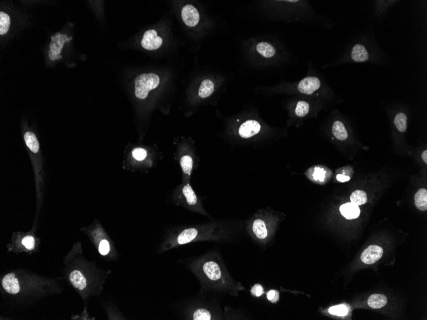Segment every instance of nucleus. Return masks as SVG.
I'll use <instances>...</instances> for the list:
<instances>
[{"label": "nucleus", "mask_w": 427, "mask_h": 320, "mask_svg": "<svg viewBox=\"0 0 427 320\" xmlns=\"http://www.w3.org/2000/svg\"><path fill=\"white\" fill-rule=\"evenodd\" d=\"M10 24L9 16L5 12H0V35L3 36L8 32Z\"/></svg>", "instance_id": "7c9ffc66"}, {"label": "nucleus", "mask_w": 427, "mask_h": 320, "mask_svg": "<svg viewBox=\"0 0 427 320\" xmlns=\"http://www.w3.org/2000/svg\"><path fill=\"white\" fill-rule=\"evenodd\" d=\"M176 152L173 160L178 163L182 171V182H190L192 175L199 167L200 158L195 146L188 142L176 144Z\"/></svg>", "instance_id": "423d86ee"}, {"label": "nucleus", "mask_w": 427, "mask_h": 320, "mask_svg": "<svg viewBox=\"0 0 427 320\" xmlns=\"http://www.w3.org/2000/svg\"><path fill=\"white\" fill-rule=\"evenodd\" d=\"M328 311L331 315L338 316V317H344L347 314L348 309L345 305H338L330 307Z\"/></svg>", "instance_id": "2f4dec72"}, {"label": "nucleus", "mask_w": 427, "mask_h": 320, "mask_svg": "<svg viewBox=\"0 0 427 320\" xmlns=\"http://www.w3.org/2000/svg\"><path fill=\"white\" fill-rule=\"evenodd\" d=\"M24 139L26 145H27L28 148L31 151L34 153H37L39 151L40 145H39L36 134L32 133V132H26L24 134Z\"/></svg>", "instance_id": "c85d7f7f"}, {"label": "nucleus", "mask_w": 427, "mask_h": 320, "mask_svg": "<svg viewBox=\"0 0 427 320\" xmlns=\"http://www.w3.org/2000/svg\"><path fill=\"white\" fill-rule=\"evenodd\" d=\"M129 156V162L131 166L145 171L153 168L163 158L158 149L144 147L134 148Z\"/></svg>", "instance_id": "6e6552de"}, {"label": "nucleus", "mask_w": 427, "mask_h": 320, "mask_svg": "<svg viewBox=\"0 0 427 320\" xmlns=\"http://www.w3.org/2000/svg\"><path fill=\"white\" fill-rule=\"evenodd\" d=\"M256 50L262 57L271 59L276 55V49L273 45L267 42H260L256 46Z\"/></svg>", "instance_id": "393cba45"}, {"label": "nucleus", "mask_w": 427, "mask_h": 320, "mask_svg": "<svg viewBox=\"0 0 427 320\" xmlns=\"http://www.w3.org/2000/svg\"><path fill=\"white\" fill-rule=\"evenodd\" d=\"M367 195L364 191H356L350 196L351 203L357 206L364 205L367 202Z\"/></svg>", "instance_id": "c756f323"}, {"label": "nucleus", "mask_w": 427, "mask_h": 320, "mask_svg": "<svg viewBox=\"0 0 427 320\" xmlns=\"http://www.w3.org/2000/svg\"><path fill=\"white\" fill-rule=\"evenodd\" d=\"M393 125L400 133H404L407 130V115L404 112H399L393 118Z\"/></svg>", "instance_id": "b1692460"}, {"label": "nucleus", "mask_w": 427, "mask_h": 320, "mask_svg": "<svg viewBox=\"0 0 427 320\" xmlns=\"http://www.w3.org/2000/svg\"><path fill=\"white\" fill-rule=\"evenodd\" d=\"M182 18L183 22L187 26L195 27L199 22V12L194 6L186 5L182 10Z\"/></svg>", "instance_id": "a211bd4d"}, {"label": "nucleus", "mask_w": 427, "mask_h": 320, "mask_svg": "<svg viewBox=\"0 0 427 320\" xmlns=\"http://www.w3.org/2000/svg\"><path fill=\"white\" fill-rule=\"evenodd\" d=\"M280 218L269 207L260 210L245 222V230L253 241L262 246H265L273 238Z\"/></svg>", "instance_id": "20e7f679"}, {"label": "nucleus", "mask_w": 427, "mask_h": 320, "mask_svg": "<svg viewBox=\"0 0 427 320\" xmlns=\"http://www.w3.org/2000/svg\"><path fill=\"white\" fill-rule=\"evenodd\" d=\"M2 287L8 294H18L20 291V285L18 278L13 273L4 276L1 281Z\"/></svg>", "instance_id": "6ab92c4d"}, {"label": "nucleus", "mask_w": 427, "mask_h": 320, "mask_svg": "<svg viewBox=\"0 0 427 320\" xmlns=\"http://www.w3.org/2000/svg\"><path fill=\"white\" fill-rule=\"evenodd\" d=\"M185 320H223L224 316L218 305L193 300L185 303L181 309Z\"/></svg>", "instance_id": "0eeeda50"}, {"label": "nucleus", "mask_w": 427, "mask_h": 320, "mask_svg": "<svg viewBox=\"0 0 427 320\" xmlns=\"http://www.w3.org/2000/svg\"><path fill=\"white\" fill-rule=\"evenodd\" d=\"M336 179H337L338 181H340V182H346V181L350 180V177L347 176V175L338 174L336 176Z\"/></svg>", "instance_id": "c9c22d12"}, {"label": "nucleus", "mask_w": 427, "mask_h": 320, "mask_svg": "<svg viewBox=\"0 0 427 320\" xmlns=\"http://www.w3.org/2000/svg\"><path fill=\"white\" fill-rule=\"evenodd\" d=\"M311 111V104L308 101L300 100L296 102L294 108V114L296 117L303 119L309 114Z\"/></svg>", "instance_id": "a878e982"}, {"label": "nucleus", "mask_w": 427, "mask_h": 320, "mask_svg": "<svg viewBox=\"0 0 427 320\" xmlns=\"http://www.w3.org/2000/svg\"><path fill=\"white\" fill-rule=\"evenodd\" d=\"M261 123L256 120H247L238 128V135L243 140H249L261 133Z\"/></svg>", "instance_id": "ddd939ff"}, {"label": "nucleus", "mask_w": 427, "mask_h": 320, "mask_svg": "<svg viewBox=\"0 0 427 320\" xmlns=\"http://www.w3.org/2000/svg\"><path fill=\"white\" fill-rule=\"evenodd\" d=\"M323 85L321 78L316 76L310 75L303 78L295 84L294 90L298 91L301 94L313 96L319 91L323 90Z\"/></svg>", "instance_id": "9d476101"}, {"label": "nucleus", "mask_w": 427, "mask_h": 320, "mask_svg": "<svg viewBox=\"0 0 427 320\" xmlns=\"http://www.w3.org/2000/svg\"><path fill=\"white\" fill-rule=\"evenodd\" d=\"M415 205L421 211L427 210V191L426 189H421L414 196Z\"/></svg>", "instance_id": "cd10ccee"}, {"label": "nucleus", "mask_w": 427, "mask_h": 320, "mask_svg": "<svg viewBox=\"0 0 427 320\" xmlns=\"http://www.w3.org/2000/svg\"><path fill=\"white\" fill-rule=\"evenodd\" d=\"M215 90V85L212 80L206 79L203 80L199 88L198 96L200 99H205L211 96Z\"/></svg>", "instance_id": "4be33fe9"}, {"label": "nucleus", "mask_w": 427, "mask_h": 320, "mask_svg": "<svg viewBox=\"0 0 427 320\" xmlns=\"http://www.w3.org/2000/svg\"><path fill=\"white\" fill-rule=\"evenodd\" d=\"M71 39V37L70 38L66 35L61 34H57L52 37L49 53V57L51 60L55 61L61 59V53L64 44Z\"/></svg>", "instance_id": "4468645a"}, {"label": "nucleus", "mask_w": 427, "mask_h": 320, "mask_svg": "<svg viewBox=\"0 0 427 320\" xmlns=\"http://www.w3.org/2000/svg\"><path fill=\"white\" fill-rule=\"evenodd\" d=\"M267 299L271 303H277L280 300V292L276 290H269L267 293Z\"/></svg>", "instance_id": "72a5a7b5"}, {"label": "nucleus", "mask_w": 427, "mask_h": 320, "mask_svg": "<svg viewBox=\"0 0 427 320\" xmlns=\"http://www.w3.org/2000/svg\"><path fill=\"white\" fill-rule=\"evenodd\" d=\"M22 243L26 249L32 250L34 248L36 241L34 237L28 236L22 239Z\"/></svg>", "instance_id": "f704fd0d"}, {"label": "nucleus", "mask_w": 427, "mask_h": 320, "mask_svg": "<svg viewBox=\"0 0 427 320\" xmlns=\"http://www.w3.org/2000/svg\"><path fill=\"white\" fill-rule=\"evenodd\" d=\"M237 226L227 221H212L193 225L173 227L165 233L158 249L159 254L200 241L229 242L236 236Z\"/></svg>", "instance_id": "f03ea898"}, {"label": "nucleus", "mask_w": 427, "mask_h": 320, "mask_svg": "<svg viewBox=\"0 0 427 320\" xmlns=\"http://www.w3.org/2000/svg\"><path fill=\"white\" fill-rule=\"evenodd\" d=\"M69 280L74 288L79 289V290H84L87 286L86 279L85 280L83 274L79 270H74V271L71 272Z\"/></svg>", "instance_id": "5701e85b"}, {"label": "nucleus", "mask_w": 427, "mask_h": 320, "mask_svg": "<svg viewBox=\"0 0 427 320\" xmlns=\"http://www.w3.org/2000/svg\"><path fill=\"white\" fill-rule=\"evenodd\" d=\"M422 156L423 160H424V162H426L427 164V150H425V151L424 152H423Z\"/></svg>", "instance_id": "e433bc0d"}, {"label": "nucleus", "mask_w": 427, "mask_h": 320, "mask_svg": "<svg viewBox=\"0 0 427 320\" xmlns=\"http://www.w3.org/2000/svg\"><path fill=\"white\" fill-rule=\"evenodd\" d=\"M180 261L182 263H183L199 280L200 293L216 292L237 297L239 293L245 290L241 282L236 281L230 275L217 251Z\"/></svg>", "instance_id": "f257e3e1"}, {"label": "nucleus", "mask_w": 427, "mask_h": 320, "mask_svg": "<svg viewBox=\"0 0 427 320\" xmlns=\"http://www.w3.org/2000/svg\"><path fill=\"white\" fill-rule=\"evenodd\" d=\"M160 84V78L154 73L140 74L135 81V94L140 100H145L151 91L156 89Z\"/></svg>", "instance_id": "1a4fd4ad"}, {"label": "nucleus", "mask_w": 427, "mask_h": 320, "mask_svg": "<svg viewBox=\"0 0 427 320\" xmlns=\"http://www.w3.org/2000/svg\"><path fill=\"white\" fill-rule=\"evenodd\" d=\"M172 201L175 205L185 208L189 211L201 214L212 220L206 211L202 199L196 194L190 182H181L175 187L172 195Z\"/></svg>", "instance_id": "39448f33"}, {"label": "nucleus", "mask_w": 427, "mask_h": 320, "mask_svg": "<svg viewBox=\"0 0 427 320\" xmlns=\"http://www.w3.org/2000/svg\"><path fill=\"white\" fill-rule=\"evenodd\" d=\"M331 133L336 140L340 141H346L349 136L346 125L341 120H336L332 123Z\"/></svg>", "instance_id": "aec40b11"}, {"label": "nucleus", "mask_w": 427, "mask_h": 320, "mask_svg": "<svg viewBox=\"0 0 427 320\" xmlns=\"http://www.w3.org/2000/svg\"><path fill=\"white\" fill-rule=\"evenodd\" d=\"M250 293L253 297L259 298V297L263 296V295L265 294V290H264V288L263 286V285L261 284H255L251 287Z\"/></svg>", "instance_id": "473e14b6"}, {"label": "nucleus", "mask_w": 427, "mask_h": 320, "mask_svg": "<svg viewBox=\"0 0 427 320\" xmlns=\"http://www.w3.org/2000/svg\"><path fill=\"white\" fill-rule=\"evenodd\" d=\"M387 302V297L383 294H373L368 300V304L372 309L383 308Z\"/></svg>", "instance_id": "bb28decb"}, {"label": "nucleus", "mask_w": 427, "mask_h": 320, "mask_svg": "<svg viewBox=\"0 0 427 320\" xmlns=\"http://www.w3.org/2000/svg\"><path fill=\"white\" fill-rule=\"evenodd\" d=\"M396 0H377L373 1V18L376 22H380L387 16L389 9L399 3Z\"/></svg>", "instance_id": "2eb2a0df"}, {"label": "nucleus", "mask_w": 427, "mask_h": 320, "mask_svg": "<svg viewBox=\"0 0 427 320\" xmlns=\"http://www.w3.org/2000/svg\"><path fill=\"white\" fill-rule=\"evenodd\" d=\"M95 236L97 237L99 253L102 257H106L109 260H115L117 257V253L113 247L112 241L109 240L105 231L98 226L95 231Z\"/></svg>", "instance_id": "9b49d317"}, {"label": "nucleus", "mask_w": 427, "mask_h": 320, "mask_svg": "<svg viewBox=\"0 0 427 320\" xmlns=\"http://www.w3.org/2000/svg\"><path fill=\"white\" fill-rule=\"evenodd\" d=\"M163 44V39L158 36L154 30L146 31L142 38L141 44L146 50L153 51L160 48Z\"/></svg>", "instance_id": "dca6fc26"}, {"label": "nucleus", "mask_w": 427, "mask_h": 320, "mask_svg": "<svg viewBox=\"0 0 427 320\" xmlns=\"http://www.w3.org/2000/svg\"><path fill=\"white\" fill-rule=\"evenodd\" d=\"M306 176L313 182L324 184L327 182L332 176V171L323 165H317L309 168L305 173Z\"/></svg>", "instance_id": "f8f14e48"}, {"label": "nucleus", "mask_w": 427, "mask_h": 320, "mask_svg": "<svg viewBox=\"0 0 427 320\" xmlns=\"http://www.w3.org/2000/svg\"><path fill=\"white\" fill-rule=\"evenodd\" d=\"M383 255V250L381 247L370 245L363 252L361 259L364 263L372 265L380 260Z\"/></svg>", "instance_id": "f3484780"}, {"label": "nucleus", "mask_w": 427, "mask_h": 320, "mask_svg": "<svg viewBox=\"0 0 427 320\" xmlns=\"http://www.w3.org/2000/svg\"><path fill=\"white\" fill-rule=\"evenodd\" d=\"M349 63H369L387 67L391 65V60L381 49L373 30H370L348 42L333 65Z\"/></svg>", "instance_id": "7ed1b4c3"}, {"label": "nucleus", "mask_w": 427, "mask_h": 320, "mask_svg": "<svg viewBox=\"0 0 427 320\" xmlns=\"http://www.w3.org/2000/svg\"><path fill=\"white\" fill-rule=\"evenodd\" d=\"M340 211L342 216L348 220L358 218L360 215L359 206L352 203H346L340 206Z\"/></svg>", "instance_id": "412c9836"}]
</instances>
